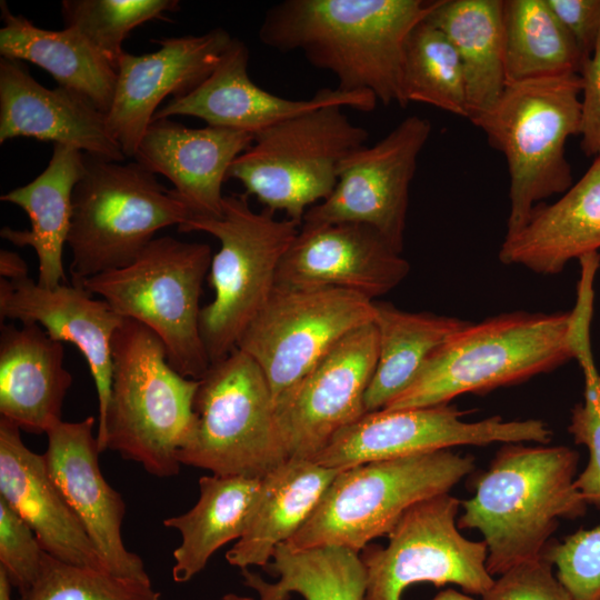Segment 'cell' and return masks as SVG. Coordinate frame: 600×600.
I'll return each mask as SVG.
<instances>
[{
	"label": "cell",
	"instance_id": "cell-20",
	"mask_svg": "<svg viewBox=\"0 0 600 600\" xmlns=\"http://www.w3.org/2000/svg\"><path fill=\"white\" fill-rule=\"evenodd\" d=\"M249 50L234 39L211 74L189 93L172 98L153 120L174 116L197 117L207 126L257 133L288 118L324 106H342L370 112L377 98L370 92L321 89L307 100L279 97L256 84L248 71Z\"/></svg>",
	"mask_w": 600,
	"mask_h": 600
},
{
	"label": "cell",
	"instance_id": "cell-45",
	"mask_svg": "<svg viewBox=\"0 0 600 600\" xmlns=\"http://www.w3.org/2000/svg\"><path fill=\"white\" fill-rule=\"evenodd\" d=\"M430 600H476L472 597L461 593L454 589L448 588L437 593Z\"/></svg>",
	"mask_w": 600,
	"mask_h": 600
},
{
	"label": "cell",
	"instance_id": "cell-6",
	"mask_svg": "<svg viewBox=\"0 0 600 600\" xmlns=\"http://www.w3.org/2000/svg\"><path fill=\"white\" fill-rule=\"evenodd\" d=\"M72 193L67 244L71 283L130 264L163 228L191 213L173 189L138 162L122 164L84 154Z\"/></svg>",
	"mask_w": 600,
	"mask_h": 600
},
{
	"label": "cell",
	"instance_id": "cell-16",
	"mask_svg": "<svg viewBox=\"0 0 600 600\" xmlns=\"http://www.w3.org/2000/svg\"><path fill=\"white\" fill-rule=\"evenodd\" d=\"M378 354L373 322L342 338L289 391L276 412L289 459L311 460L364 413V396Z\"/></svg>",
	"mask_w": 600,
	"mask_h": 600
},
{
	"label": "cell",
	"instance_id": "cell-5",
	"mask_svg": "<svg viewBox=\"0 0 600 600\" xmlns=\"http://www.w3.org/2000/svg\"><path fill=\"white\" fill-rule=\"evenodd\" d=\"M581 87L579 73L506 83L493 107L471 121L507 160L506 236L519 231L540 201L573 184L566 143L580 133Z\"/></svg>",
	"mask_w": 600,
	"mask_h": 600
},
{
	"label": "cell",
	"instance_id": "cell-42",
	"mask_svg": "<svg viewBox=\"0 0 600 600\" xmlns=\"http://www.w3.org/2000/svg\"><path fill=\"white\" fill-rule=\"evenodd\" d=\"M581 121L580 148L589 158L600 157V37L580 72Z\"/></svg>",
	"mask_w": 600,
	"mask_h": 600
},
{
	"label": "cell",
	"instance_id": "cell-25",
	"mask_svg": "<svg viewBox=\"0 0 600 600\" xmlns=\"http://www.w3.org/2000/svg\"><path fill=\"white\" fill-rule=\"evenodd\" d=\"M62 342L36 323L1 326L0 417L28 433L41 434L61 421L72 384Z\"/></svg>",
	"mask_w": 600,
	"mask_h": 600
},
{
	"label": "cell",
	"instance_id": "cell-38",
	"mask_svg": "<svg viewBox=\"0 0 600 600\" xmlns=\"http://www.w3.org/2000/svg\"><path fill=\"white\" fill-rule=\"evenodd\" d=\"M577 360L584 376V399L573 407L568 431L588 449L589 461L574 484L588 506L600 509V374L592 353Z\"/></svg>",
	"mask_w": 600,
	"mask_h": 600
},
{
	"label": "cell",
	"instance_id": "cell-2",
	"mask_svg": "<svg viewBox=\"0 0 600 600\" xmlns=\"http://www.w3.org/2000/svg\"><path fill=\"white\" fill-rule=\"evenodd\" d=\"M579 453L566 446L504 443L461 501L459 529H476L493 576L542 559L560 519L584 516L576 488Z\"/></svg>",
	"mask_w": 600,
	"mask_h": 600
},
{
	"label": "cell",
	"instance_id": "cell-10",
	"mask_svg": "<svg viewBox=\"0 0 600 600\" xmlns=\"http://www.w3.org/2000/svg\"><path fill=\"white\" fill-rule=\"evenodd\" d=\"M342 108L312 109L254 133L228 179L240 181L264 209L302 224L308 209L332 193L344 157L368 140V131Z\"/></svg>",
	"mask_w": 600,
	"mask_h": 600
},
{
	"label": "cell",
	"instance_id": "cell-39",
	"mask_svg": "<svg viewBox=\"0 0 600 600\" xmlns=\"http://www.w3.org/2000/svg\"><path fill=\"white\" fill-rule=\"evenodd\" d=\"M542 558L573 600H600V524L549 542Z\"/></svg>",
	"mask_w": 600,
	"mask_h": 600
},
{
	"label": "cell",
	"instance_id": "cell-32",
	"mask_svg": "<svg viewBox=\"0 0 600 600\" xmlns=\"http://www.w3.org/2000/svg\"><path fill=\"white\" fill-rule=\"evenodd\" d=\"M377 363L364 396L367 412L383 409L417 378L427 360L469 322L431 312H408L374 300Z\"/></svg>",
	"mask_w": 600,
	"mask_h": 600
},
{
	"label": "cell",
	"instance_id": "cell-35",
	"mask_svg": "<svg viewBox=\"0 0 600 600\" xmlns=\"http://www.w3.org/2000/svg\"><path fill=\"white\" fill-rule=\"evenodd\" d=\"M406 104L420 102L468 119L467 89L459 54L447 36L428 22L410 32L403 51Z\"/></svg>",
	"mask_w": 600,
	"mask_h": 600
},
{
	"label": "cell",
	"instance_id": "cell-40",
	"mask_svg": "<svg viewBox=\"0 0 600 600\" xmlns=\"http://www.w3.org/2000/svg\"><path fill=\"white\" fill-rule=\"evenodd\" d=\"M44 553L32 529L0 498V567L20 594L38 580Z\"/></svg>",
	"mask_w": 600,
	"mask_h": 600
},
{
	"label": "cell",
	"instance_id": "cell-4",
	"mask_svg": "<svg viewBox=\"0 0 600 600\" xmlns=\"http://www.w3.org/2000/svg\"><path fill=\"white\" fill-rule=\"evenodd\" d=\"M570 329V312L516 311L469 322L383 409L446 404L464 393H487L552 371L574 358Z\"/></svg>",
	"mask_w": 600,
	"mask_h": 600
},
{
	"label": "cell",
	"instance_id": "cell-23",
	"mask_svg": "<svg viewBox=\"0 0 600 600\" xmlns=\"http://www.w3.org/2000/svg\"><path fill=\"white\" fill-rule=\"evenodd\" d=\"M253 134L221 127L188 128L170 119L153 120L134 153L136 162L166 177L190 217H220L222 184L233 161Z\"/></svg>",
	"mask_w": 600,
	"mask_h": 600
},
{
	"label": "cell",
	"instance_id": "cell-27",
	"mask_svg": "<svg viewBox=\"0 0 600 600\" xmlns=\"http://www.w3.org/2000/svg\"><path fill=\"white\" fill-rule=\"evenodd\" d=\"M339 471L312 460L288 459L268 472L243 534L226 553L228 563L241 570L267 569L276 548L303 527Z\"/></svg>",
	"mask_w": 600,
	"mask_h": 600
},
{
	"label": "cell",
	"instance_id": "cell-1",
	"mask_svg": "<svg viewBox=\"0 0 600 600\" xmlns=\"http://www.w3.org/2000/svg\"><path fill=\"white\" fill-rule=\"evenodd\" d=\"M437 3L426 0H283L259 28L264 46L301 52L331 72L343 92H370L384 106L406 107L402 61L411 30Z\"/></svg>",
	"mask_w": 600,
	"mask_h": 600
},
{
	"label": "cell",
	"instance_id": "cell-12",
	"mask_svg": "<svg viewBox=\"0 0 600 600\" xmlns=\"http://www.w3.org/2000/svg\"><path fill=\"white\" fill-rule=\"evenodd\" d=\"M461 500L438 494L410 507L382 547L369 543L360 551L367 574L363 600H402L412 584L448 583L483 596L494 579L487 569V546L461 534Z\"/></svg>",
	"mask_w": 600,
	"mask_h": 600
},
{
	"label": "cell",
	"instance_id": "cell-3",
	"mask_svg": "<svg viewBox=\"0 0 600 600\" xmlns=\"http://www.w3.org/2000/svg\"><path fill=\"white\" fill-rule=\"evenodd\" d=\"M200 380L179 373L159 337L123 319L112 340V378L100 452L111 450L159 478L179 473L178 452L197 427L194 399Z\"/></svg>",
	"mask_w": 600,
	"mask_h": 600
},
{
	"label": "cell",
	"instance_id": "cell-19",
	"mask_svg": "<svg viewBox=\"0 0 600 600\" xmlns=\"http://www.w3.org/2000/svg\"><path fill=\"white\" fill-rule=\"evenodd\" d=\"M96 420L59 421L47 431L43 453L48 471L93 543L107 572L150 580L140 556L122 538L126 503L103 477L99 466Z\"/></svg>",
	"mask_w": 600,
	"mask_h": 600
},
{
	"label": "cell",
	"instance_id": "cell-8",
	"mask_svg": "<svg viewBox=\"0 0 600 600\" xmlns=\"http://www.w3.org/2000/svg\"><path fill=\"white\" fill-rule=\"evenodd\" d=\"M473 469L472 456L444 449L340 470L286 543L292 549L339 546L360 553L376 538L388 537L410 507L449 493Z\"/></svg>",
	"mask_w": 600,
	"mask_h": 600
},
{
	"label": "cell",
	"instance_id": "cell-41",
	"mask_svg": "<svg viewBox=\"0 0 600 600\" xmlns=\"http://www.w3.org/2000/svg\"><path fill=\"white\" fill-rule=\"evenodd\" d=\"M482 600H573L543 558L519 564L494 579Z\"/></svg>",
	"mask_w": 600,
	"mask_h": 600
},
{
	"label": "cell",
	"instance_id": "cell-24",
	"mask_svg": "<svg viewBox=\"0 0 600 600\" xmlns=\"http://www.w3.org/2000/svg\"><path fill=\"white\" fill-rule=\"evenodd\" d=\"M0 498L32 529L43 550L67 563L106 571L79 519L52 480L44 454L0 417Z\"/></svg>",
	"mask_w": 600,
	"mask_h": 600
},
{
	"label": "cell",
	"instance_id": "cell-36",
	"mask_svg": "<svg viewBox=\"0 0 600 600\" xmlns=\"http://www.w3.org/2000/svg\"><path fill=\"white\" fill-rule=\"evenodd\" d=\"M180 10L178 0H63L64 28L79 32L116 70L126 52L122 42L136 27L169 20Z\"/></svg>",
	"mask_w": 600,
	"mask_h": 600
},
{
	"label": "cell",
	"instance_id": "cell-15",
	"mask_svg": "<svg viewBox=\"0 0 600 600\" xmlns=\"http://www.w3.org/2000/svg\"><path fill=\"white\" fill-rule=\"evenodd\" d=\"M431 131L429 119L409 116L374 144L351 151L332 193L308 209L302 224H364L401 253L409 189Z\"/></svg>",
	"mask_w": 600,
	"mask_h": 600
},
{
	"label": "cell",
	"instance_id": "cell-18",
	"mask_svg": "<svg viewBox=\"0 0 600 600\" xmlns=\"http://www.w3.org/2000/svg\"><path fill=\"white\" fill-rule=\"evenodd\" d=\"M216 28L200 36L157 40L154 52H124L117 69V84L107 122L126 157L133 158L159 104L168 96L182 97L206 80L232 42Z\"/></svg>",
	"mask_w": 600,
	"mask_h": 600
},
{
	"label": "cell",
	"instance_id": "cell-44",
	"mask_svg": "<svg viewBox=\"0 0 600 600\" xmlns=\"http://www.w3.org/2000/svg\"><path fill=\"white\" fill-rule=\"evenodd\" d=\"M26 261L17 253L2 249L0 251V274L3 279L14 281L28 276Z\"/></svg>",
	"mask_w": 600,
	"mask_h": 600
},
{
	"label": "cell",
	"instance_id": "cell-11",
	"mask_svg": "<svg viewBox=\"0 0 600 600\" xmlns=\"http://www.w3.org/2000/svg\"><path fill=\"white\" fill-rule=\"evenodd\" d=\"M197 427L180 464L261 479L288 460L276 402L259 366L234 349L211 363L194 399Z\"/></svg>",
	"mask_w": 600,
	"mask_h": 600
},
{
	"label": "cell",
	"instance_id": "cell-47",
	"mask_svg": "<svg viewBox=\"0 0 600 600\" xmlns=\"http://www.w3.org/2000/svg\"><path fill=\"white\" fill-rule=\"evenodd\" d=\"M222 600H256V599L248 596H241L238 593L229 592L222 597Z\"/></svg>",
	"mask_w": 600,
	"mask_h": 600
},
{
	"label": "cell",
	"instance_id": "cell-28",
	"mask_svg": "<svg viewBox=\"0 0 600 600\" xmlns=\"http://www.w3.org/2000/svg\"><path fill=\"white\" fill-rule=\"evenodd\" d=\"M86 170L84 153L71 147L54 144L47 168L26 186L0 197L23 209L31 229L3 227L2 239L17 247H30L38 258L39 286L53 289L66 283L62 254L72 218V193Z\"/></svg>",
	"mask_w": 600,
	"mask_h": 600
},
{
	"label": "cell",
	"instance_id": "cell-22",
	"mask_svg": "<svg viewBox=\"0 0 600 600\" xmlns=\"http://www.w3.org/2000/svg\"><path fill=\"white\" fill-rule=\"evenodd\" d=\"M16 138L51 141L84 154L123 161L107 114L83 96L39 83L19 60L0 59V143Z\"/></svg>",
	"mask_w": 600,
	"mask_h": 600
},
{
	"label": "cell",
	"instance_id": "cell-7",
	"mask_svg": "<svg viewBox=\"0 0 600 600\" xmlns=\"http://www.w3.org/2000/svg\"><path fill=\"white\" fill-rule=\"evenodd\" d=\"M301 223L254 211L243 193L224 196L220 217H190L180 232H206L220 243L208 273L213 299L201 308L200 333L211 363L231 353L268 302L279 263Z\"/></svg>",
	"mask_w": 600,
	"mask_h": 600
},
{
	"label": "cell",
	"instance_id": "cell-29",
	"mask_svg": "<svg viewBox=\"0 0 600 600\" xmlns=\"http://www.w3.org/2000/svg\"><path fill=\"white\" fill-rule=\"evenodd\" d=\"M0 54L29 61L49 72L58 86L72 90L108 113L117 84V70L76 30H47L1 1Z\"/></svg>",
	"mask_w": 600,
	"mask_h": 600
},
{
	"label": "cell",
	"instance_id": "cell-37",
	"mask_svg": "<svg viewBox=\"0 0 600 600\" xmlns=\"http://www.w3.org/2000/svg\"><path fill=\"white\" fill-rule=\"evenodd\" d=\"M151 580L121 578L44 553L38 580L20 600H160Z\"/></svg>",
	"mask_w": 600,
	"mask_h": 600
},
{
	"label": "cell",
	"instance_id": "cell-33",
	"mask_svg": "<svg viewBox=\"0 0 600 600\" xmlns=\"http://www.w3.org/2000/svg\"><path fill=\"white\" fill-rule=\"evenodd\" d=\"M278 577L263 580L250 569H242L243 583L259 600H289L299 593L304 600H363L367 574L360 554L344 547L321 546L292 549L279 544L267 567Z\"/></svg>",
	"mask_w": 600,
	"mask_h": 600
},
{
	"label": "cell",
	"instance_id": "cell-26",
	"mask_svg": "<svg viewBox=\"0 0 600 600\" xmlns=\"http://www.w3.org/2000/svg\"><path fill=\"white\" fill-rule=\"evenodd\" d=\"M599 249L600 157L559 200L537 204L519 231L504 236L499 260L549 276Z\"/></svg>",
	"mask_w": 600,
	"mask_h": 600
},
{
	"label": "cell",
	"instance_id": "cell-14",
	"mask_svg": "<svg viewBox=\"0 0 600 600\" xmlns=\"http://www.w3.org/2000/svg\"><path fill=\"white\" fill-rule=\"evenodd\" d=\"M462 416L463 412L450 403L367 412L340 430L311 460L326 468L343 470L457 446L547 444L552 438L548 424L539 419L504 421L493 416L467 422Z\"/></svg>",
	"mask_w": 600,
	"mask_h": 600
},
{
	"label": "cell",
	"instance_id": "cell-43",
	"mask_svg": "<svg viewBox=\"0 0 600 600\" xmlns=\"http://www.w3.org/2000/svg\"><path fill=\"white\" fill-rule=\"evenodd\" d=\"M586 60L600 37V0H547Z\"/></svg>",
	"mask_w": 600,
	"mask_h": 600
},
{
	"label": "cell",
	"instance_id": "cell-46",
	"mask_svg": "<svg viewBox=\"0 0 600 600\" xmlns=\"http://www.w3.org/2000/svg\"><path fill=\"white\" fill-rule=\"evenodd\" d=\"M12 587L7 572L0 567V600H12Z\"/></svg>",
	"mask_w": 600,
	"mask_h": 600
},
{
	"label": "cell",
	"instance_id": "cell-17",
	"mask_svg": "<svg viewBox=\"0 0 600 600\" xmlns=\"http://www.w3.org/2000/svg\"><path fill=\"white\" fill-rule=\"evenodd\" d=\"M409 271V262L371 227L301 224L279 263L274 288H336L374 301L396 288Z\"/></svg>",
	"mask_w": 600,
	"mask_h": 600
},
{
	"label": "cell",
	"instance_id": "cell-31",
	"mask_svg": "<svg viewBox=\"0 0 600 600\" xmlns=\"http://www.w3.org/2000/svg\"><path fill=\"white\" fill-rule=\"evenodd\" d=\"M502 10L503 0H437L426 18L459 54L470 122L490 110L506 87Z\"/></svg>",
	"mask_w": 600,
	"mask_h": 600
},
{
	"label": "cell",
	"instance_id": "cell-30",
	"mask_svg": "<svg viewBox=\"0 0 600 600\" xmlns=\"http://www.w3.org/2000/svg\"><path fill=\"white\" fill-rule=\"evenodd\" d=\"M261 479L238 476L200 477L199 498L184 513L169 517L163 526L181 537L173 550L172 578L186 583L200 573L221 547L244 532Z\"/></svg>",
	"mask_w": 600,
	"mask_h": 600
},
{
	"label": "cell",
	"instance_id": "cell-21",
	"mask_svg": "<svg viewBox=\"0 0 600 600\" xmlns=\"http://www.w3.org/2000/svg\"><path fill=\"white\" fill-rule=\"evenodd\" d=\"M0 317L36 323L56 341L74 344L86 359L99 402L100 428L106 418L112 378V340L124 318L81 286L43 288L30 277L0 281Z\"/></svg>",
	"mask_w": 600,
	"mask_h": 600
},
{
	"label": "cell",
	"instance_id": "cell-13",
	"mask_svg": "<svg viewBox=\"0 0 600 600\" xmlns=\"http://www.w3.org/2000/svg\"><path fill=\"white\" fill-rule=\"evenodd\" d=\"M373 302L336 288H274L237 349L259 366L276 402L342 338L372 322Z\"/></svg>",
	"mask_w": 600,
	"mask_h": 600
},
{
	"label": "cell",
	"instance_id": "cell-34",
	"mask_svg": "<svg viewBox=\"0 0 600 600\" xmlns=\"http://www.w3.org/2000/svg\"><path fill=\"white\" fill-rule=\"evenodd\" d=\"M506 83L581 72L587 60L547 0H503Z\"/></svg>",
	"mask_w": 600,
	"mask_h": 600
},
{
	"label": "cell",
	"instance_id": "cell-9",
	"mask_svg": "<svg viewBox=\"0 0 600 600\" xmlns=\"http://www.w3.org/2000/svg\"><path fill=\"white\" fill-rule=\"evenodd\" d=\"M212 257L207 243L158 237L130 264L78 286L120 317L149 328L162 341L170 364L200 380L211 366L200 333V297Z\"/></svg>",
	"mask_w": 600,
	"mask_h": 600
}]
</instances>
